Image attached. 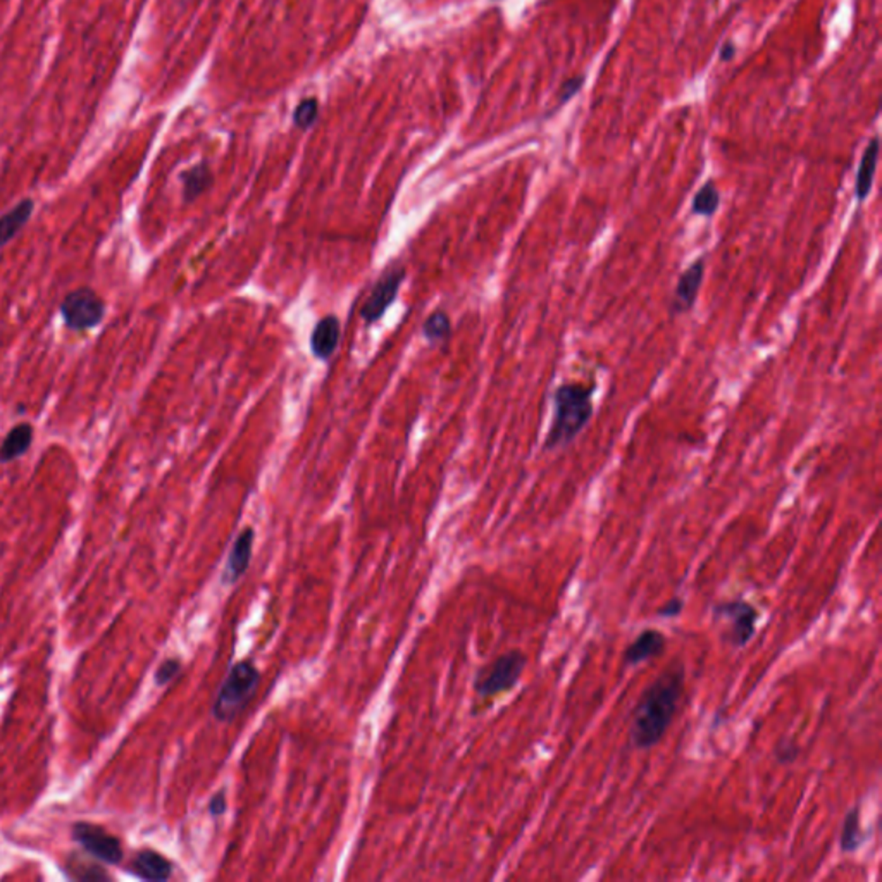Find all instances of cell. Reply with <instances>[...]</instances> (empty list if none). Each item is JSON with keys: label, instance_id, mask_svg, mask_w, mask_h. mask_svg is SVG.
Returning a JSON list of instances; mask_svg holds the SVG:
<instances>
[{"label": "cell", "instance_id": "obj_1", "mask_svg": "<svg viewBox=\"0 0 882 882\" xmlns=\"http://www.w3.org/2000/svg\"><path fill=\"white\" fill-rule=\"evenodd\" d=\"M684 693V669L681 663L670 665L652 682L634 706L629 740L636 750L657 746L674 721Z\"/></svg>", "mask_w": 882, "mask_h": 882}, {"label": "cell", "instance_id": "obj_2", "mask_svg": "<svg viewBox=\"0 0 882 882\" xmlns=\"http://www.w3.org/2000/svg\"><path fill=\"white\" fill-rule=\"evenodd\" d=\"M554 418L544 438V450H557L576 440L593 416V386L563 382L554 392Z\"/></svg>", "mask_w": 882, "mask_h": 882}, {"label": "cell", "instance_id": "obj_3", "mask_svg": "<svg viewBox=\"0 0 882 882\" xmlns=\"http://www.w3.org/2000/svg\"><path fill=\"white\" fill-rule=\"evenodd\" d=\"M259 681L261 672L252 662L235 663L220 684L212 716L220 722L235 721L257 693Z\"/></svg>", "mask_w": 882, "mask_h": 882}, {"label": "cell", "instance_id": "obj_4", "mask_svg": "<svg viewBox=\"0 0 882 882\" xmlns=\"http://www.w3.org/2000/svg\"><path fill=\"white\" fill-rule=\"evenodd\" d=\"M712 616L714 621L727 624L722 640L731 644L733 648H742L753 640L760 614L753 603L738 598V600L716 603L712 607Z\"/></svg>", "mask_w": 882, "mask_h": 882}, {"label": "cell", "instance_id": "obj_5", "mask_svg": "<svg viewBox=\"0 0 882 882\" xmlns=\"http://www.w3.org/2000/svg\"><path fill=\"white\" fill-rule=\"evenodd\" d=\"M526 669V657L519 650H512L500 655L491 662L478 674L474 684L476 693L482 698H493L501 693H507L521 681L522 672Z\"/></svg>", "mask_w": 882, "mask_h": 882}, {"label": "cell", "instance_id": "obj_6", "mask_svg": "<svg viewBox=\"0 0 882 882\" xmlns=\"http://www.w3.org/2000/svg\"><path fill=\"white\" fill-rule=\"evenodd\" d=\"M64 326L71 331H88L97 328L105 318V302L90 286L69 292L59 307Z\"/></svg>", "mask_w": 882, "mask_h": 882}, {"label": "cell", "instance_id": "obj_7", "mask_svg": "<svg viewBox=\"0 0 882 882\" xmlns=\"http://www.w3.org/2000/svg\"><path fill=\"white\" fill-rule=\"evenodd\" d=\"M73 840L92 857L109 865H118L122 860V848L116 836L109 834L101 825L78 823L73 825Z\"/></svg>", "mask_w": 882, "mask_h": 882}, {"label": "cell", "instance_id": "obj_8", "mask_svg": "<svg viewBox=\"0 0 882 882\" xmlns=\"http://www.w3.org/2000/svg\"><path fill=\"white\" fill-rule=\"evenodd\" d=\"M405 274L407 273L403 267L395 266V267H390L378 280L374 288L371 290L367 301L362 305L361 314L365 322L373 324V322L382 320L386 309L397 299L401 283L405 280Z\"/></svg>", "mask_w": 882, "mask_h": 882}, {"label": "cell", "instance_id": "obj_9", "mask_svg": "<svg viewBox=\"0 0 882 882\" xmlns=\"http://www.w3.org/2000/svg\"><path fill=\"white\" fill-rule=\"evenodd\" d=\"M703 278H705V259H697L682 273L676 283L674 297L670 303V310L674 314H686L695 307L702 288Z\"/></svg>", "mask_w": 882, "mask_h": 882}, {"label": "cell", "instance_id": "obj_10", "mask_svg": "<svg viewBox=\"0 0 882 882\" xmlns=\"http://www.w3.org/2000/svg\"><path fill=\"white\" fill-rule=\"evenodd\" d=\"M667 646L665 634L655 629L648 627L643 629L642 633L636 636V640L627 644L624 652V663L626 665H640L643 662L652 661L661 657Z\"/></svg>", "mask_w": 882, "mask_h": 882}, {"label": "cell", "instance_id": "obj_11", "mask_svg": "<svg viewBox=\"0 0 882 882\" xmlns=\"http://www.w3.org/2000/svg\"><path fill=\"white\" fill-rule=\"evenodd\" d=\"M341 326L338 318L335 316H324L318 321L312 335H310V350L314 357L326 361L329 359L340 341Z\"/></svg>", "mask_w": 882, "mask_h": 882}, {"label": "cell", "instance_id": "obj_12", "mask_svg": "<svg viewBox=\"0 0 882 882\" xmlns=\"http://www.w3.org/2000/svg\"><path fill=\"white\" fill-rule=\"evenodd\" d=\"M35 428L30 422H20L13 426L0 443V464L18 461L33 445Z\"/></svg>", "mask_w": 882, "mask_h": 882}, {"label": "cell", "instance_id": "obj_13", "mask_svg": "<svg viewBox=\"0 0 882 882\" xmlns=\"http://www.w3.org/2000/svg\"><path fill=\"white\" fill-rule=\"evenodd\" d=\"M252 546H254V529L245 527L231 546L226 563L224 581L237 582L247 572L248 563L252 561Z\"/></svg>", "mask_w": 882, "mask_h": 882}, {"label": "cell", "instance_id": "obj_14", "mask_svg": "<svg viewBox=\"0 0 882 882\" xmlns=\"http://www.w3.org/2000/svg\"><path fill=\"white\" fill-rule=\"evenodd\" d=\"M131 872L145 881H167L173 876V863L154 850H143L133 862Z\"/></svg>", "mask_w": 882, "mask_h": 882}, {"label": "cell", "instance_id": "obj_15", "mask_svg": "<svg viewBox=\"0 0 882 882\" xmlns=\"http://www.w3.org/2000/svg\"><path fill=\"white\" fill-rule=\"evenodd\" d=\"M33 211H35L33 199H22L13 209H9L5 214L0 216V248H4L9 241L20 235L26 222L32 220Z\"/></svg>", "mask_w": 882, "mask_h": 882}, {"label": "cell", "instance_id": "obj_16", "mask_svg": "<svg viewBox=\"0 0 882 882\" xmlns=\"http://www.w3.org/2000/svg\"><path fill=\"white\" fill-rule=\"evenodd\" d=\"M868 838V832L863 829L862 808L860 805L851 806L842 824L840 834V850L842 853H855L862 848Z\"/></svg>", "mask_w": 882, "mask_h": 882}, {"label": "cell", "instance_id": "obj_17", "mask_svg": "<svg viewBox=\"0 0 882 882\" xmlns=\"http://www.w3.org/2000/svg\"><path fill=\"white\" fill-rule=\"evenodd\" d=\"M878 159H879V140L874 139V140L868 143V147L865 148L862 161H860V166H859V173H857L855 195H857V201L859 202L865 201L868 197L870 190H872L876 169H878Z\"/></svg>", "mask_w": 882, "mask_h": 882}, {"label": "cell", "instance_id": "obj_18", "mask_svg": "<svg viewBox=\"0 0 882 882\" xmlns=\"http://www.w3.org/2000/svg\"><path fill=\"white\" fill-rule=\"evenodd\" d=\"M183 201L194 202L211 186L212 175L207 164H197L181 175Z\"/></svg>", "mask_w": 882, "mask_h": 882}, {"label": "cell", "instance_id": "obj_19", "mask_svg": "<svg viewBox=\"0 0 882 882\" xmlns=\"http://www.w3.org/2000/svg\"><path fill=\"white\" fill-rule=\"evenodd\" d=\"M719 205H721V194L716 188V184L712 181H708L693 197L691 212L697 216H703V218H712L717 212Z\"/></svg>", "mask_w": 882, "mask_h": 882}, {"label": "cell", "instance_id": "obj_20", "mask_svg": "<svg viewBox=\"0 0 882 882\" xmlns=\"http://www.w3.org/2000/svg\"><path fill=\"white\" fill-rule=\"evenodd\" d=\"M450 331H452V324H450V318L446 312L443 310H438L435 314H431L424 326H422V335L428 338L429 341H445L448 337H450Z\"/></svg>", "mask_w": 882, "mask_h": 882}, {"label": "cell", "instance_id": "obj_21", "mask_svg": "<svg viewBox=\"0 0 882 882\" xmlns=\"http://www.w3.org/2000/svg\"><path fill=\"white\" fill-rule=\"evenodd\" d=\"M800 757V746L791 738H782L781 742L774 746V759L781 765L795 763Z\"/></svg>", "mask_w": 882, "mask_h": 882}, {"label": "cell", "instance_id": "obj_22", "mask_svg": "<svg viewBox=\"0 0 882 882\" xmlns=\"http://www.w3.org/2000/svg\"><path fill=\"white\" fill-rule=\"evenodd\" d=\"M316 120H318V101L307 99V101L302 102L295 111V116H293L295 124L305 130V128L312 126Z\"/></svg>", "mask_w": 882, "mask_h": 882}, {"label": "cell", "instance_id": "obj_23", "mask_svg": "<svg viewBox=\"0 0 882 882\" xmlns=\"http://www.w3.org/2000/svg\"><path fill=\"white\" fill-rule=\"evenodd\" d=\"M181 670V662L178 659H167L162 662L156 672V684L166 686L167 682L173 681Z\"/></svg>", "mask_w": 882, "mask_h": 882}, {"label": "cell", "instance_id": "obj_24", "mask_svg": "<svg viewBox=\"0 0 882 882\" xmlns=\"http://www.w3.org/2000/svg\"><path fill=\"white\" fill-rule=\"evenodd\" d=\"M682 610H684V600L681 597H672L657 610V616H661L663 619H674L681 616Z\"/></svg>", "mask_w": 882, "mask_h": 882}, {"label": "cell", "instance_id": "obj_25", "mask_svg": "<svg viewBox=\"0 0 882 882\" xmlns=\"http://www.w3.org/2000/svg\"><path fill=\"white\" fill-rule=\"evenodd\" d=\"M582 81H584V76H574V78L565 81L562 86L561 102L569 101L581 88Z\"/></svg>", "mask_w": 882, "mask_h": 882}, {"label": "cell", "instance_id": "obj_26", "mask_svg": "<svg viewBox=\"0 0 882 882\" xmlns=\"http://www.w3.org/2000/svg\"><path fill=\"white\" fill-rule=\"evenodd\" d=\"M228 808V803H226V796H224V791H220L216 796H212V800L209 803V812L212 817H220Z\"/></svg>", "mask_w": 882, "mask_h": 882}, {"label": "cell", "instance_id": "obj_27", "mask_svg": "<svg viewBox=\"0 0 882 882\" xmlns=\"http://www.w3.org/2000/svg\"><path fill=\"white\" fill-rule=\"evenodd\" d=\"M734 52H736V49H734V45H733L731 41H729V43H725V45L722 47L721 59L722 60L733 59V58H734Z\"/></svg>", "mask_w": 882, "mask_h": 882}]
</instances>
